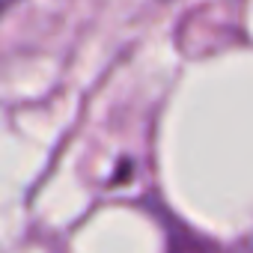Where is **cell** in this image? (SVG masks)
I'll return each mask as SVG.
<instances>
[{"label": "cell", "mask_w": 253, "mask_h": 253, "mask_svg": "<svg viewBox=\"0 0 253 253\" xmlns=\"http://www.w3.org/2000/svg\"><path fill=\"white\" fill-rule=\"evenodd\" d=\"M3 3H6V6H12V3H15V0H3Z\"/></svg>", "instance_id": "6da1fadb"}]
</instances>
